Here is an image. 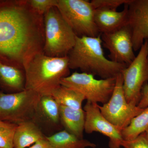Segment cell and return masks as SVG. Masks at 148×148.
Segmentation results:
<instances>
[{"label": "cell", "mask_w": 148, "mask_h": 148, "mask_svg": "<svg viewBox=\"0 0 148 148\" xmlns=\"http://www.w3.org/2000/svg\"><path fill=\"white\" fill-rule=\"evenodd\" d=\"M56 8L77 36L96 37L101 34L94 20L90 1L57 0Z\"/></svg>", "instance_id": "obj_5"}, {"label": "cell", "mask_w": 148, "mask_h": 148, "mask_svg": "<svg viewBox=\"0 0 148 148\" xmlns=\"http://www.w3.org/2000/svg\"><path fill=\"white\" fill-rule=\"evenodd\" d=\"M130 0H92L90 1L94 10L97 8H107L117 10L122 5L129 2Z\"/></svg>", "instance_id": "obj_23"}, {"label": "cell", "mask_w": 148, "mask_h": 148, "mask_svg": "<svg viewBox=\"0 0 148 148\" xmlns=\"http://www.w3.org/2000/svg\"><path fill=\"white\" fill-rule=\"evenodd\" d=\"M51 96L59 106L76 110L82 109L83 102L86 100L79 92L61 85L53 91Z\"/></svg>", "instance_id": "obj_19"}, {"label": "cell", "mask_w": 148, "mask_h": 148, "mask_svg": "<svg viewBox=\"0 0 148 148\" xmlns=\"http://www.w3.org/2000/svg\"><path fill=\"white\" fill-rule=\"evenodd\" d=\"M102 44L101 34L96 37L76 36L75 45L67 56L70 69H79L102 79L116 77L127 66L106 58Z\"/></svg>", "instance_id": "obj_3"}, {"label": "cell", "mask_w": 148, "mask_h": 148, "mask_svg": "<svg viewBox=\"0 0 148 148\" xmlns=\"http://www.w3.org/2000/svg\"><path fill=\"white\" fill-rule=\"evenodd\" d=\"M128 6V21L131 30L134 51L140 50L148 41V0H130Z\"/></svg>", "instance_id": "obj_12"}, {"label": "cell", "mask_w": 148, "mask_h": 148, "mask_svg": "<svg viewBox=\"0 0 148 148\" xmlns=\"http://www.w3.org/2000/svg\"><path fill=\"white\" fill-rule=\"evenodd\" d=\"M45 135L32 121L17 125L13 139V148H26L45 139Z\"/></svg>", "instance_id": "obj_16"}, {"label": "cell", "mask_w": 148, "mask_h": 148, "mask_svg": "<svg viewBox=\"0 0 148 148\" xmlns=\"http://www.w3.org/2000/svg\"><path fill=\"white\" fill-rule=\"evenodd\" d=\"M104 47L108 50L110 60L127 66L134 60L131 30L128 24L116 31L101 34Z\"/></svg>", "instance_id": "obj_10"}, {"label": "cell", "mask_w": 148, "mask_h": 148, "mask_svg": "<svg viewBox=\"0 0 148 148\" xmlns=\"http://www.w3.org/2000/svg\"><path fill=\"white\" fill-rule=\"evenodd\" d=\"M32 121L38 126L44 134L46 131L54 132L63 127L60 106L51 95L41 97Z\"/></svg>", "instance_id": "obj_13"}, {"label": "cell", "mask_w": 148, "mask_h": 148, "mask_svg": "<svg viewBox=\"0 0 148 148\" xmlns=\"http://www.w3.org/2000/svg\"><path fill=\"white\" fill-rule=\"evenodd\" d=\"M24 70L0 62V89L6 93L21 92L25 89Z\"/></svg>", "instance_id": "obj_15"}, {"label": "cell", "mask_w": 148, "mask_h": 148, "mask_svg": "<svg viewBox=\"0 0 148 148\" xmlns=\"http://www.w3.org/2000/svg\"><path fill=\"white\" fill-rule=\"evenodd\" d=\"M127 3L124 5V9L121 11L103 8L94 10V20L101 34L114 32L127 24Z\"/></svg>", "instance_id": "obj_14"}, {"label": "cell", "mask_w": 148, "mask_h": 148, "mask_svg": "<svg viewBox=\"0 0 148 148\" xmlns=\"http://www.w3.org/2000/svg\"><path fill=\"white\" fill-rule=\"evenodd\" d=\"M146 132H147V135L148 137V129L147 130V131H146Z\"/></svg>", "instance_id": "obj_27"}, {"label": "cell", "mask_w": 148, "mask_h": 148, "mask_svg": "<svg viewBox=\"0 0 148 148\" xmlns=\"http://www.w3.org/2000/svg\"><path fill=\"white\" fill-rule=\"evenodd\" d=\"M17 125L0 120V148H13V139Z\"/></svg>", "instance_id": "obj_21"}, {"label": "cell", "mask_w": 148, "mask_h": 148, "mask_svg": "<svg viewBox=\"0 0 148 148\" xmlns=\"http://www.w3.org/2000/svg\"><path fill=\"white\" fill-rule=\"evenodd\" d=\"M28 4L35 12L41 15L53 8L56 7L57 0H30L27 1Z\"/></svg>", "instance_id": "obj_22"}, {"label": "cell", "mask_w": 148, "mask_h": 148, "mask_svg": "<svg viewBox=\"0 0 148 148\" xmlns=\"http://www.w3.org/2000/svg\"><path fill=\"white\" fill-rule=\"evenodd\" d=\"M41 16L27 1H0V62L22 69L29 57L43 51Z\"/></svg>", "instance_id": "obj_1"}, {"label": "cell", "mask_w": 148, "mask_h": 148, "mask_svg": "<svg viewBox=\"0 0 148 148\" xmlns=\"http://www.w3.org/2000/svg\"><path fill=\"white\" fill-rule=\"evenodd\" d=\"M139 108L145 109L148 106V83L143 86L141 91V98L138 105Z\"/></svg>", "instance_id": "obj_25"}, {"label": "cell", "mask_w": 148, "mask_h": 148, "mask_svg": "<svg viewBox=\"0 0 148 148\" xmlns=\"http://www.w3.org/2000/svg\"><path fill=\"white\" fill-rule=\"evenodd\" d=\"M49 148H95L96 145L86 139H79L66 130L46 136Z\"/></svg>", "instance_id": "obj_18"}, {"label": "cell", "mask_w": 148, "mask_h": 148, "mask_svg": "<svg viewBox=\"0 0 148 148\" xmlns=\"http://www.w3.org/2000/svg\"><path fill=\"white\" fill-rule=\"evenodd\" d=\"M45 41L43 51L51 57L67 56L73 47L77 36L56 7L45 14Z\"/></svg>", "instance_id": "obj_4"}, {"label": "cell", "mask_w": 148, "mask_h": 148, "mask_svg": "<svg viewBox=\"0 0 148 148\" xmlns=\"http://www.w3.org/2000/svg\"><path fill=\"white\" fill-rule=\"evenodd\" d=\"M25 73V89L40 96L51 95L61 85L62 79L70 75L69 59L64 57H51L43 51L34 53L23 64Z\"/></svg>", "instance_id": "obj_2"}, {"label": "cell", "mask_w": 148, "mask_h": 148, "mask_svg": "<svg viewBox=\"0 0 148 148\" xmlns=\"http://www.w3.org/2000/svg\"><path fill=\"white\" fill-rule=\"evenodd\" d=\"M121 73L116 77L115 86L109 101L99 108L101 113L111 123L122 130L144 109L128 103L125 99Z\"/></svg>", "instance_id": "obj_9"}, {"label": "cell", "mask_w": 148, "mask_h": 148, "mask_svg": "<svg viewBox=\"0 0 148 148\" xmlns=\"http://www.w3.org/2000/svg\"><path fill=\"white\" fill-rule=\"evenodd\" d=\"M121 146L124 148H148V137L147 132L142 133L132 140H123Z\"/></svg>", "instance_id": "obj_24"}, {"label": "cell", "mask_w": 148, "mask_h": 148, "mask_svg": "<svg viewBox=\"0 0 148 148\" xmlns=\"http://www.w3.org/2000/svg\"><path fill=\"white\" fill-rule=\"evenodd\" d=\"M41 97L26 89L13 93L0 91V120L16 125L33 121Z\"/></svg>", "instance_id": "obj_6"}, {"label": "cell", "mask_w": 148, "mask_h": 148, "mask_svg": "<svg viewBox=\"0 0 148 148\" xmlns=\"http://www.w3.org/2000/svg\"><path fill=\"white\" fill-rule=\"evenodd\" d=\"M85 114L84 131L87 134L98 132L109 139L110 148H120L123 141L121 130L111 123L101 113L99 105L87 101L84 107Z\"/></svg>", "instance_id": "obj_11"}, {"label": "cell", "mask_w": 148, "mask_h": 148, "mask_svg": "<svg viewBox=\"0 0 148 148\" xmlns=\"http://www.w3.org/2000/svg\"><path fill=\"white\" fill-rule=\"evenodd\" d=\"M28 148H49V145L46 138H45V139L38 141Z\"/></svg>", "instance_id": "obj_26"}, {"label": "cell", "mask_w": 148, "mask_h": 148, "mask_svg": "<svg viewBox=\"0 0 148 148\" xmlns=\"http://www.w3.org/2000/svg\"><path fill=\"white\" fill-rule=\"evenodd\" d=\"M60 112L61 125L64 130L79 139H84L85 120L84 110H74L60 106Z\"/></svg>", "instance_id": "obj_17"}, {"label": "cell", "mask_w": 148, "mask_h": 148, "mask_svg": "<svg viewBox=\"0 0 148 148\" xmlns=\"http://www.w3.org/2000/svg\"><path fill=\"white\" fill-rule=\"evenodd\" d=\"M148 129V106L132 119L129 125L122 130V137L124 140H132Z\"/></svg>", "instance_id": "obj_20"}, {"label": "cell", "mask_w": 148, "mask_h": 148, "mask_svg": "<svg viewBox=\"0 0 148 148\" xmlns=\"http://www.w3.org/2000/svg\"><path fill=\"white\" fill-rule=\"evenodd\" d=\"M116 77L98 79L90 74L75 72L62 79L61 85L79 92L88 102L104 105L112 94Z\"/></svg>", "instance_id": "obj_7"}, {"label": "cell", "mask_w": 148, "mask_h": 148, "mask_svg": "<svg viewBox=\"0 0 148 148\" xmlns=\"http://www.w3.org/2000/svg\"><path fill=\"white\" fill-rule=\"evenodd\" d=\"M123 88L128 103L138 106L143 86L148 82V41L145 42L134 60L121 73Z\"/></svg>", "instance_id": "obj_8"}]
</instances>
